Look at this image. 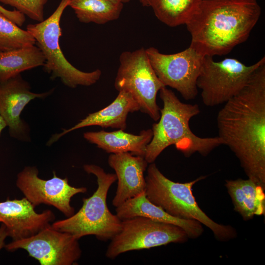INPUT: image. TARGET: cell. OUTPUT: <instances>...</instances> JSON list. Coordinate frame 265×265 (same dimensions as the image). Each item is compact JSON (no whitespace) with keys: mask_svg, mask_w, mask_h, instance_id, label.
<instances>
[{"mask_svg":"<svg viewBox=\"0 0 265 265\" xmlns=\"http://www.w3.org/2000/svg\"><path fill=\"white\" fill-rule=\"evenodd\" d=\"M216 120L223 145L238 158L248 178L265 189V62L225 103Z\"/></svg>","mask_w":265,"mask_h":265,"instance_id":"6da1fadb","label":"cell"},{"mask_svg":"<svg viewBox=\"0 0 265 265\" xmlns=\"http://www.w3.org/2000/svg\"><path fill=\"white\" fill-rule=\"evenodd\" d=\"M261 14L257 0H202L186 24L189 46L203 56L227 54L246 41Z\"/></svg>","mask_w":265,"mask_h":265,"instance_id":"7a4b0ae2","label":"cell"},{"mask_svg":"<svg viewBox=\"0 0 265 265\" xmlns=\"http://www.w3.org/2000/svg\"><path fill=\"white\" fill-rule=\"evenodd\" d=\"M159 92L163 107L160 109L158 122L152 125L153 136L146 147L144 158L149 164L154 162L170 145H174L186 157H189L196 152L207 156L216 147L223 145L218 136L200 137L191 131L189 121L199 114L198 105L182 102L166 86Z\"/></svg>","mask_w":265,"mask_h":265,"instance_id":"3957f363","label":"cell"},{"mask_svg":"<svg viewBox=\"0 0 265 265\" xmlns=\"http://www.w3.org/2000/svg\"><path fill=\"white\" fill-rule=\"evenodd\" d=\"M147 169L145 193L152 203L174 217L198 221L209 228L219 241H228L237 237L235 228L215 222L199 207L192 188L196 183L206 176H201L192 181L182 183L166 177L154 162L149 163Z\"/></svg>","mask_w":265,"mask_h":265,"instance_id":"277c9868","label":"cell"},{"mask_svg":"<svg viewBox=\"0 0 265 265\" xmlns=\"http://www.w3.org/2000/svg\"><path fill=\"white\" fill-rule=\"evenodd\" d=\"M88 174L97 178V188L78 212L65 219L53 222V229L73 235L77 239L93 235L100 240H111L120 231L122 221L108 209L106 198L111 186L117 180L115 174L106 173L99 166L86 164L83 166Z\"/></svg>","mask_w":265,"mask_h":265,"instance_id":"5b68a950","label":"cell"},{"mask_svg":"<svg viewBox=\"0 0 265 265\" xmlns=\"http://www.w3.org/2000/svg\"><path fill=\"white\" fill-rule=\"evenodd\" d=\"M71 0H61L50 17L36 24L28 25L26 30L34 37L35 44L43 53L45 58L44 69L51 74V79L59 78L65 85L74 88L96 83L102 72L100 69L90 72L80 70L70 63L61 51L59 42L62 34L60 21Z\"/></svg>","mask_w":265,"mask_h":265,"instance_id":"8992f818","label":"cell"},{"mask_svg":"<svg viewBox=\"0 0 265 265\" xmlns=\"http://www.w3.org/2000/svg\"><path fill=\"white\" fill-rule=\"evenodd\" d=\"M264 62L265 56L247 66L234 58L215 61L212 56H204L196 82L203 104L212 107L226 103L242 90Z\"/></svg>","mask_w":265,"mask_h":265,"instance_id":"52a82bcc","label":"cell"},{"mask_svg":"<svg viewBox=\"0 0 265 265\" xmlns=\"http://www.w3.org/2000/svg\"><path fill=\"white\" fill-rule=\"evenodd\" d=\"M119 66L114 86L119 92L130 93L138 103L140 110L153 120L160 117L157 96L164 84L156 74L143 48L125 51L119 57Z\"/></svg>","mask_w":265,"mask_h":265,"instance_id":"ba28073f","label":"cell"},{"mask_svg":"<svg viewBox=\"0 0 265 265\" xmlns=\"http://www.w3.org/2000/svg\"><path fill=\"white\" fill-rule=\"evenodd\" d=\"M180 227L137 216L122 221L120 232L110 240L106 252L109 259L133 250L149 249L188 239Z\"/></svg>","mask_w":265,"mask_h":265,"instance_id":"9c48e42d","label":"cell"},{"mask_svg":"<svg viewBox=\"0 0 265 265\" xmlns=\"http://www.w3.org/2000/svg\"><path fill=\"white\" fill-rule=\"evenodd\" d=\"M146 51L156 74L165 86L176 89L186 100L195 98L197 80L204 56L190 46L173 54L162 53L152 47Z\"/></svg>","mask_w":265,"mask_h":265,"instance_id":"30bf717a","label":"cell"},{"mask_svg":"<svg viewBox=\"0 0 265 265\" xmlns=\"http://www.w3.org/2000/svg\"><path fill=\"white\" fill-rule=\"evenodd\" d=\"M78 241L71 234L56 230L50 224L32 236L12 240L4 248L9 252L25 250L41 265H72L81 255Z\"/></svg>","mask_w":265,"mask_h":265,"instance_id":"8fae6325","label":"cell"},{"mask_svg":"<svg viewBox=\"0 0 265 265\" xmlns=\"http://www.w3.org/2000/svg\"><path fill=\"white\" fill-rule=\"evenodd\" d=\"M52 178H40L38 168L27 166L20 172L16 185L25 197L35 207L41 204L52 206L67 217L75 213L71 205L72 198L79 193L87 192L85 187H76L71 186L67 177L61 178L53 171Z\"/></svg>","mask_w":265,"mask_h":265,"instance_id":"7c38bea8","label":"cell"},{"mask_svg":"<svg viewBox=\"0 0 265 265\" xmlns=\"http://www.w3.org/2000/svg\"><path fill=\"white\" fill-rule=\"evenodd\" d=\"M53 91L32 92L29 83L21 74L0 80V115L8 127L10 136L23 142L31 141L29 126L21 118V114L32 100L44 99Z\"/></svg>","mask_w":265,"mask_h":265,"instance_id":"4fadbf2b","label":"cell"},{"mask_svg":"<svg viewBox=\"0 0 265 265\" xmlns=\"http://www.w3.org/2000/svg\"><path fill=\"white\" fill-rule=\"evenodd\" d=\"M35 208L25 197L0 202V224L6 226L12 240L32 236L54 220L51 210L38 213Z\"/></svg>","mask_w":265,"mask_h":265,"instance_id":"5bb4252c","label":"cell"},{"mask_svg":"<svg viewBox=\"0 0 265 265\" xmlns=\"http://www.w3.org/2000/svg\"><path fill=\"white\" fill-rule=\"evenodd\" d=\"M109 166L115 172L118 181L112 204L118 207L128 199L145 192L144 172L148 163L144 157L129 152L111 154L107 160Z\"/></svg>","mask_w":265,"mask_h":265,"instance_id":"9a60e30c","label":"cell"},{"mask_svg":"<svg viewBox=\"0 0 265 265\" xmlns=\"http://www.w3.org/2000/svg\"><path fill=\"white\" fill-rule=\"evenodd\" d=\"M140 110L136 101L128 92L120 91L115 100L106 107L89 114L73 127L65 129L61 132L53 134L47 143L50 146L63 135L84 127L98 126L103 128H111L125 130L127 118L129 113Z\"/></svg>","mask_w":265,"mask_h":265,"instance_id":"2e32d148","label":"cell"},{"mask_svg":"<svg viewBox=\"0 0 265 265\" xmlns=\"http://www.w3.org/2000/svg\"><path fill=\"white\" fill-rule=\"evenodd\" d=\"M115 211L121 221L140 216L178 226L185 231L189 238H198L204 232L201 223L195 220L181 219L171 215L161 207L152 203L147 198L145 192L128 199L116 207Z\"/></svg>","mask_w":265,"mask_h":265,"instance_id":"e0dca14e","label":"cell"},{"mask_svg":"<svg viewBox=\"0 0 265 265\" xmlns=\"http://www.w3.org/2000/svg\"><path fill=\"white\" fill-rule=\"evenodd\" d=\"M124 131L88 132L83 133V137L107 153L129 152L144 157L147 146L153 136L152 129L143 130L138 135Z\"/></svg>","mask_w":265,"mask_h":265,"instance_id":"ac0fdd59","label":"cell"},{"mask_svg":"<svg viewBox=\"0 0 265 265\" xmlns=\"http://www.w3.org/2000/svg\"><path fill=\"white\" fill-rule=\"evenodd\" d=\"M225 186L235 211L244 220H249L255 215H265V189L261 186L249 178H238L226 180Z\"/></svg>","mask_w":265,"mask_h":265,"instance_id":"d6986e66","label":"cell"},{"mask_svg":"<svg viewBox=\"0 0 265 265\" xmlns=\"http://www.w3.org/2000/svg\"><path fill=\"white\" fill-rule=\"evenodd\" d=\"M44 56L35 45L7 51H0V80L22 72L43 66Z\"/></svg>","mask_w":265,"mask_h":265,"instance_id":"ffe728a7","label":"cell"},{"mask_svg":"<svg viewBox=\"0 0 265 265\" xmlns=\"http://www.w3.org/2000/svg\"><path fill=\"white\" fill-rule=\"evenodd\" d=\"M69 6L80 22L102 25L117 20L123 4H115L108 0H71Z\"/></svg>","mask_w":265,"mask_h":265,"instance_id":"44dd1931","label":"cell"},{"mask_svg":"<svg viewBox=\"0 0 265 265\" xmlns=\"http://www.w3.org/2000/svg\"><path fill=\"white\" fill-rule=\"evenodd\" d=\"M202 0H148L149 6L162 23L171 27L186 25Z\"/></svg>","mask_w":265,"mask_h":265,"instance_id":"7402d4cb","label":"cell"},{"mask_svg":"<svg viewBox=\"0 0 265 265\" xmlns=\"http://www.w3.org/2000/svg\"><path fill=\"white\" fill-rule=\"evenodd\" d=\"M35 40L26 30L21 29L0 13V51L35 45Z\"/></svg>","mask_w":265,"mask_h":265,"instance_id":"603a6c76","label":"cell"},{"mask_svg":"<svg viewBox=\"0 0 265 265\" xmlns=\"http://www.w3.org/2000/svg\"><path fill=\"white\" fill-rule=\"evenodd\" d=\"M48 0H0V2L14 7L25 16L40 22L44 19V9Z\"/></svg>","mask_w":265,"mask_h":265,"instance_id":"cb8c5ba5","label":"cell"},{"mask_svg":"<svg viewBox=\"0 0 265 265\" xmlns=\"http://www.w3.org/2000/svg\"><path fill=\"white\" fill-rule=\"evenodd\" d=\"M0 13L19 26H23L26 20L25 16L18 10H7L0 4Z\"/></svg>","mask_w":265,"mask_h":265,"instance_id":"d4e9b609","label":"cell"},{"mask_svg":"<svg viewBox=\"0 0 265 265\" xmlns=\"http://www.w3.org/2000/svg\"><path fill=\"white\" fill-rule=\"evenodd\" d=\"M8 237V234L6 226L3 224L0 225V251L4 247L5 245V240Z\"/></svg>","mask_w":265,"mask_h":265,"instance_id":"484cf974","label":"cell"},{"mask_svg":"<svg viewBox=\"0 0 265 265\" xmlns=\"http://www.w3.org/2000/svg\"><path fill=\"white\" fill-rule=\"evenodd\" d=\"M7 126V124L3 118V117L0 115V134L1 133L2 130Z\"/></svg>","mask_w":265,"mask_h":265,"instance_id":"4316f807","label":"cell"},{"mask_svg":"<svg viewBox=\"0 0 265 265\" xmlns=\"http://www.w3.org/2000/svg\"><path fill=\"white\" fill-rule=\"evenodd\" d=\"M115 4H123L130 1V0H108Z\"/></svg>","mask_w":265,"mask_h":265,"instance_id":"83f0119b","label":"cell"},{"mask_svg":"<svg viewBox=\"0 0 265 265\" xmlns=\"http://www.w3.org/2000/svg\"><path fill=\"white\" fill-rule=\"evenodd\" d=\"M144 6H149L148 0H138Z\"/></svg>","mask_w":265,"mask_h":265,"instance_id":"f1b7e54d","label":"cell"}]
</instances>
